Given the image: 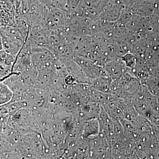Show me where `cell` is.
<instances>
[{"label": "cell", "mask_w": 159, "mask_h": 159, "mask_svg": "<svg viewBox=\"0 0 159 159\" xmlns=\"http://www.w3.org/2000/svg\"><path fill=\"white\" fill-rule=\"evenodd\" d=\"M126 66L123 61H109L105 65L104 70L107 75L113 80H119L121 76L126 72Z\"/></svg>", "instance_id": "cell-1"}, {"label": "cell", "mask_w": 159, "mask_h": 159, "mask_svg": "<svg viewBox=\"0 0 159 159\" xmlns=\"http://www.w3.org/2000/svg\"><path fill=\"white\" fill-rule=\"evenodd\" d=\"M113 80L107 75H102L93 80L91 87L96 90L105 93H110L111 86Z\"/></svg>", "instance_id": "cell-2"}, {"label": "cell", "mask_w": 159, "mask_h": 159, "mask_svg": "<svg viewBox=\"0 0 159 159\" xmlns=\"http://www.w3.org/2000/svg\"><path fill=\"white\" fill-rule=\"evenodd\" d=\"M99 134V125L98 119L89 120L84 127L82 135L84 138L93 139Z\"/></svg>", "instance_id": "cell-3"}, {"label": "cell", "mask_w": 159, "mask_h": 159, "mask_svg": "<svg viewBox=\"0 0 159 159\" xmlns=\"http://www.w3.org/2000/svg\"><path fill=\"white\" fill-rule=\"evenodd\" d=\"M13 93L6 84L0 82V106L8 104L12 100Z\"/></svg>", "instance_id": "cell-4"}, {"label": "cell", "mask_w": 159, "mask_h": 159, "mask_svg": "<svg viewBox=\"0 0 159 159\" xmlns=\"http://www.w3.org/2000/svg\"><path fill=\"white\" fill-rule=\"evenodd\" d=\"M16 58V56L6 52L5 50L0 51V63L3 65L12 69Z\"/></svg>", "instance_id": "cell-5"}, {"label": "cell", "mask_w": 159, "mask_h": 159, "mask_svg": "<svg viewBox=\"0 0 159 159\" xmlns=\"http://www.w3.org/2000/svg\"><path fill=\"white\" fill-rule=\"evenodd\" d=\"M6 106L9 116H11L20 110L24 108L26 104H25V102L23 100H20L11 101L8 104H6Z\"/></svg>", "instance_id": "cell-6"}, {"label": "cell", "mask_w": 159, "mask_h": 159, "mask_svg": "<svg viewBox=\"0 0 159 159\" xmlns=\"http://www.w3.org/2000/svg\"><path fill=\"white\" fill-rule=\"evenodd\" d=\"M75 80H76V79H75V78L72 75L70 74V75L66 76L65 78L64 82L67 85H71L74 84Z\"/></svg>", "instance_id": "cell-7"}, {"label": "cell", "mask_w": 159, "mask_h": 159, "mask_svg": "<svg viewBox=\"0 0 159 159\" xmlns=\"http://www.w3.org/2000/svg\"><path fill=\"white\" fill-rule=\"evenodd\" d=\"M3 50V43L2 36L0 34V51Z\"/></svg>", "instance_id": "cell-8"}]
</instances>
